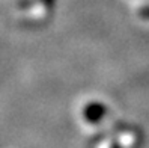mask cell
Instances as JSON below:
<instances>
[{
    "label": "cell",
    "instance_id": "6da1fadb",
    "mask_svg": "<svg viewBox=\"0 0 149 148\" xmlns=\"http://www.w3.org/2000/svg\"><path fill=\"white\" fill-rule=\"evenodd\" d=\"M104 112H106V109H104L102 104H100V103H91L89 106L84 109V116H86L87 121H91V123H98V121L102 118Z\"/></svg>",
    "mask_w": 149,
    "mask_h": 148
}]
</instances>
